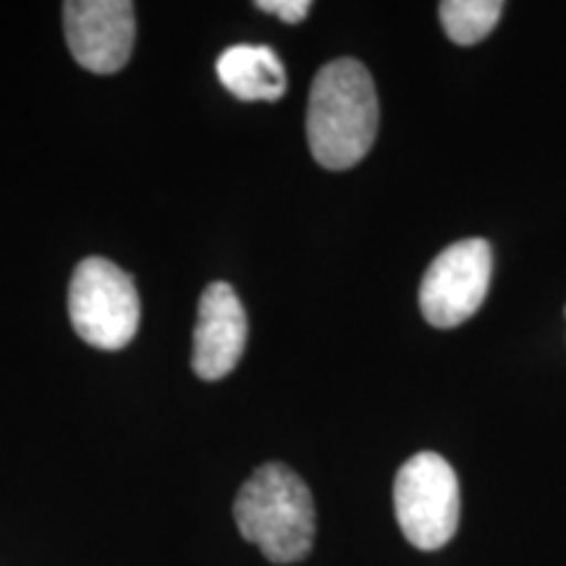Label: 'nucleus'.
Returning <instances> with one entry per match:
<instances>
[{"label":"nucleus","mask_w":566,"mask_h":566,"mask_svg":"<svg viewBox=\"0 0 566 566\" xmlns=\"http://www.w3.org/2000/svg\"><path fill=\"white\" fill-rule=\"evenodd\" d=\"M378 134V95L370 71L354 59L317 71L307 103V142L328 171H346L370 153Z\"/></svg>","instance_id":"1"},{"label":"nucleus","mask_w":566,"mask_h":566,"mask_svg":"<svg viewBox=\"0 0 566 566\" xmlns=\"http://www.w3.org/2000/svg\"><path fill=\"white\" fill-rule=\"evenodd\" d=\"M504 3L499 0H443L438 6V17L449 40L457 45H475L485 40L499 24Z\"/></svg>","instance_id":"9"},{"label":"nucleus","mask_w":566,"mask_h":566,"mask_svg":"<svg viewBox=\"0 0 566 566\" xmlns=\"http://www.w3.org/2000/svg\"><path fill=\"white\" fill-rule=\"evenodd\" d=\"M239 533L273 564H296L313 551L315 501L286 464H263L233 501Z\"/></svg>","instance_id":"2"},{"label":"nucleus","mask_w":566,"mask_h":566,"mask_svg":"<svg viewBox=\"0 0 566 566\" xmlns=\"http://www.w3.org/2000/svg\"><path fill=\"white\" fill-rule=\"evenodd\" d=\"M394 509L401 533L415 548L438 551L459 527V480L443 457L415 454L394 483Z\"/></svg>","instance_id":"4"},{"label":"nucleus","mask_w":566,"mask_h":566,"mask_svg":"<svg viewBox=\"0 0 566 566\" xmlns=\"http://www.w3.org/2000/svg\"><path fill=\"white\" fill-rule=\"evenodd\" d=\"M493 273V252L485 239H464L438 254L420 286V310L436 328L470 321L485 302Z\"/></svg>","instance_id":"5"},{"label":"nucleus","mask_w":566,"mask_h":566,"mask_svg":"<svg viewBox=\"0 0 566 566\" xmlns=\"http://www.w3.org/2000/svg\"><path fill=\"white\" fill-rule=\"evenodd\" d=\"M74 331L97 349H124L139 331V294L132 275L105 258L76 265L69 286Z\"/></svg>","instance_id":"3"},{"label":"nucleus","mask_w":566,"mask_h":566,"mask_svg":"<svg viewBox=\"0 0 566 566\" xmlns=\"http://www.w3.org/2000/svg\"><path fill=\"white\" fill-rule=\"evenodd\" d=\"M254 6H258L260 11L273 13V17L286 21V24H300V21L307 19L310 9H313L310 0H260V3Z\"/></svg>","instance_id":"10"},{"label":"nucleus","mask_w":566,"mask_h":566,"mask_svg":"<svg viewBox=\"0 0 566 566\" xmlns=\"http://www.w3.org/2000/svg\"><path fill=\"white\" fill-rule=\"evenodd\" d=\"M218 80L233 97L247 103H275L289 87L286 69L265 45H233L218 59Z\"/></svg>","instance_id":"8"},{"label":"nucleus","mask_w":566,"mask_h":566,"mask_svg":"<svg viewBox=\"0 0 566 566\" xmlns=\"http://www.w3.org/2000/svg\"><path fill=\"white\" fill-rule=\"evenodd\" d=\"M247 346V313L229 283H210L200 296L192 367L202 380H221L239 365Z\"/></svg>","instance_id":"7"},{"label":"nucleus","mask_w":566,"mask_h":566,"mask_svg":"<svg viewBox=\"0 0 566 566\" xmlns=\"http://www.w3.org/2000/svg\"><path fill=\"white\" fill-rule=\"evenodd\" d=\"M69 51L92 74H116L126 66L137 34L129 0H69L63 3Z\"/></svg>","instance_id":"6"}]
</instances>
